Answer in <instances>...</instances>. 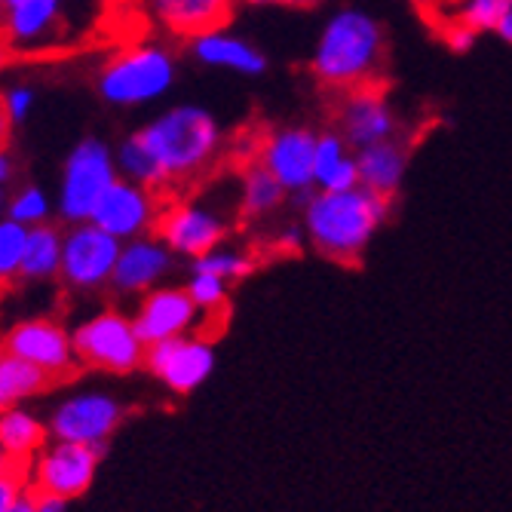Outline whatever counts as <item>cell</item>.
<instances>
[{"label":"cell","instance_id":"1","mask_svg":"<svg viewBox=\"0 0 512 512\" xmlns=\"http://www.w3.org/2000/svg\"><path fill=\"white\" fill-rule=\"evenodd\" d=\"M224 148V129L215 114L200 105H175L126 135L114 154L123 178L172 197L203 181Z\"/></svg>","mask_w":512,"mask_h":512},{"label":"cell","instance_id":"2","mask_svg":"<svg viewBox=\"0 0 512 512\" xmlns=\"http://www.w3.org/2000/svg\"><path fill=\"white\" fill-rule=\"evenodd\" d=\"M387 62L384 25L356 7H341L325 19L313 56L310 74L332 92H350L359 86L381 83Z\"/></svg>","mask_w":512,"mask_h":512},{"label":"cell","instance_id":"3","mask_svg":"<svg viewBox=\"0 0 512 512\" xmlns=\"http://www.w3.org/2000/svg\"><path fill=\"white\" fill-rule=\"evenodd\" d=\"M390 215V200L365 191H313L301 206L304 240L325 258L353 264L371 246Z\"/></svg>","mask_w":512,"mask_h":512},{"label":"cell","instance_id":"4","mask_svg":"<svg viewBox=\"0 0 512 512\" xmlns=\"http://www.w3.org/2000/svg\"><path fill=\"white\" fill-rule=\"evenodd\" d=\"M178 59L160 40H135L120 46L99 68V96L114 108H145L160 102L175 86Z\"/></svg>","mask_w":512,"mask_h":512},{"label":"cell","instance_id":"5","mask_svg":"<svg viewBox=\"0 0 512 512\" xmlns=\"http://www.w3.org/2000/svg\"><path fill=\"white\" fill-rule=\"evenodd\" d=\"M77 365L102 375H132L145 368L148 344L138 335L132 313L120 307H105L89 313L71 329Z\"/></svg>","mask_w":512,"mask_h":512},{"label":"cell","instance_id":"6","mask_svg":"<svg viewBox=\"0 0 512 512\" xmlns=\"http://www.w3.org/2000/svg\"><path fill=\"white\" fill-rule=\"evenodd\" d=\"M120 178L117 154L102 138H83L71 148L62 166L56 212L68 224L89 221L105 191Z\"/></svg>","mask_w":512,"mask_h":512},{"label":"cell","instance_id":"7","mask_svg":"<svg viewBox=\"0 0 512 512\" xmlns=\"http://www.w3.org/2000/svg\"><path fill=\"white\" fill-rule=\"evenodd\" d=\"M126 421V405L102 387H80L59 396L46 414L50 439L105 451Z\"/></svg>","mask_w":512,"mask_h":512},{"label":"cell","instance_id":"8","mask_svg":"<svg viewBox=\"0 0 512 512\" xmlns=\"http://www.w3.org/2000/svg\"><path fill=\"white\" fill-rule=\"evenodd\" d=\"M227 234H230V218L212 200L194 191L166 197L160 224H157V237L172 249L175 258L197 261L209 255L212 249L224 246Z\"/></svg>","mask_w":512,"mask_h":512},{"label":"cell","instance_id":"9","mask_svg":"<svg viewBox=\"0 0 512 512\" xmlns=\"http://www.w3.org/2000/svg\"><path fill=\"white\" fill-rule=\"evenodd\" d=\"M120 240L105 234L92 221L68 224L62 230V270L59 279L74 292L111 289V276L120 258Z\"/></svg>","mask_w":512,"mask_h":512},{"label":"cell","instance_id":"10","mask_svg":"<svg viewBox=\"0 0 512 512\" xmlns=\"http://www.w3.org/2000/svg\"><path fill=\"white\" fill-rule=\"evenodd\" d=\"M0 350H7L10 356L28 362L53 384L68 381L77 371V353H74L71 332L53 316L19 319L4 335V341H0Z\"/></svg>","mask_w":512,"mask_h":512},{"label":"cell","instance_id":"11","mask_svg":"<svg viewBox=\"0 0 512 512\" xmlns=\"http://www.w3.org/2000/svg\"><path fill=\"white\" fill-rule=\"evenodd\" d=\"M316 145L319 132L307 126H283L261 135L249 157H255L289 197H307L316 191Z\"/></svg>","mask_w":512,"mask_h":512},{"label":"cell","instance_id":"12","mask_svg":"<svg viewBox=\"0 0 512 512\" xmlns=\"http://www.w3.org/2000/svg\"><path fill=\"white\" fill-rule=\"evenodd\" d=\"M102 454L105 451L99 448L50 439L43 445V451L25 467L28 488L34 494H56L65 500H77L92 488V482H96Z\"/></svg>","mask_w":512,"mask_h":512},{"label":"cell","instance_id":"13","mask_svg":"<svg viewBox=\"0 0 512 512\" xmlns=\"http://www.w3.org/2000/svg\"><path fill=\"white\" fill-rule=\"evenodd\" d=\"M163 203H166V197L157 194L154 188H148V184H138V181H129L120 175L105 191V197L99 200L89 221L102 227L105 234L117 237L120 243H129L138 237L157 234Z\"/></svg>","mask_w":512,"mask_h":512},{"label":"cell","instance_id":"14","mask_svg":"<svg viewBox=\"0 0 512 512\" xmlns=\"http://www.w3.org/2000/svg\"><path fill=\"white\" fill-rule=\"evenodd\" d=\"M145 368H148V375L157 378L169 393L188 396L212 378L215 347L206 335L188 332L181 338L151 344L145 353Z\"/></svg>","mask_w":512,"mask_h":512},{"label":"cell","instance_id":"15","mask_svg":"<svg viewBox=\"0 0 512 512\" xmlns=\"http://www.w3.org/2000/svg\"><path fill=\"white\" fill-rule=\"evenodd\" d=\"M335 123H338L341 138L353 151L402 138V120L387 96L384 83H371V86L341 92Z\"/></svg>","mask_w":512,"mask_h":512},{"label":"cell","instance_id":"16","mask_svg":"<svg viewBox=\"0 0 512 512\" xmlns=\"http://www.w3.org/2000/svg\"><path fill=\"white\" fill-rule=\"evenodd\" d=\"M65 28V0H10L0 7V40L10 56L46 53Z\"/></svg>","mask_w":512,"mask_h":512},{"label":"cell","instance_id":"17","mask_svg":"<svg viewBox=\"0 0 512 512\" xmlns=\"http://www.w3.org/2000/svg\"><path fill=\"white\" fill-rule=\"evenodd\" d=\"M200 307L194 304V298L188 295L184 286H157L151 289L148 295H142L135 301V310H132V322L142 341L151 347V344H160V341H169V338H181L188 332H197L200 325Z\"/></svg>","mask_w":512,"mask_h":512},{"label":"cell","instance_id":"18","mask_svg":"<svg viewBox=\"0 0 512 512\" xmlns=\"http://www.w3.org/2000/svg\"><path fill=\"white\" fill-rule=\"evenodd\" d=\"M172 270H175V255L157 234L138 237L120 246L111 289L120 298H142L151 289L163 286Z\"/></svg>","mask_w":512,"mask_h":512},{"label":"cell","instance_id":"19","mask_svg":"<svg viewBox=\"0 0 512 512\" xmlns=\"http://www.w3.org/2000/svg\"><path fill=\"white\" fill-rule=\"evenodd\" d=\"M151 25L175 40H194L212 28H224L240 0H138Z\"/></svg>","mask_w":512,"mask_h":512},{"label":"cell","instance_id":"20","mask_svg":"<svg viewBox=\"0 0 512 512\" xmlns=\"http://www.w3.org/2000/svg\"><path fill=\"white\" fill-rule=\"evenodd\" d=\"M188 50L200 65L218 68V71H234L240 77H261L270 65L261 46H255L249 37L234 34L227 28H212L188 40Z\"/></svg>","mask_w":512,"mask_h":512},{"label":"cell","instance_id":"21","mask_svg":"<svg viewBox=\"0 0 512 512\" xmlns=\"http://www.w3.org/2000/svg\"><path fill=\"white\" fill-rule=\"evenodd\" d=\"M411 160V148L405 138H393V142L368 145L356 151V169H359V184L365 191L393 200L405 181Z\"/></svg>","mask_w":512,"mask_h":512},{"label":"cell","instance_id":"22","mask_svg":"<svg viewBox=\"0 0 512 512\" xmlns=\"http://www.w3.org/2000/svg\"><path fill=\"white\" fill-rule=\"evenodd\" d=\"M46 442H50L46 417H40L28 402L0 411V448H4V454L13 463L28 467V463L43 451Z\"/></svg>","mask_w":512,"mask_h":512},{"label":"cell","instance_id":"23","mask_svg":"<svg viewBox=\"0 0 512 512\" xmlns=\"http://www.w3.org/2000/svg\"><path fill=\"white\" fill-rule=\"evenodd\" d=\"M286 191L255 157H246L240 166V191H237V206L240 215H246L249 221H261L270 218L283 209L286 203Z\"/></svg>","mask_w":512,"mask_h":512},{"label":"cell","instance_id":"24","mask_svg":"<svg viewBox=\"0 0 512 512\" xmlns=\"http://www.w3.org/2000/svg\"><path fill=\"white\" fill-rule=\"evenodd\" d=\"M359 184L356 151L344 142L338 129L319 132L316 145V191H350Z\"/></svg>","mask_w":512,"mask_h":512},{"label":"cell","instance_id":"25","mask_svg":"<svg viewBox=\"0 0 512 512\" xmlns=\"http://www.w3.org/2000/svg\"><path fill=\"white\" fill-rule=\"evenodd\" d=\"M59 270H62V230L53 221L28 227L19 279H25V283H50V279H59Z\"/></svg>","mask_w":512,"mask_h":512},{"label":"cell","instance_id":"26","mask_svg":"<svg viewBox=\"0 0 512 512\" xmlns=\"http://www.w3.org/2000/svg\"><path fill=\"white\" fill-rule=\"evenodd\" d=\"M50 387H53V381L40 375L37 368L10 356L7 350H0V411H7L13 405H25L31 399L43 396Z\"/></svg>","mask_w":512,"mask_h":512},{"label":"cell","instance_id":"27","mask_svg":"<svg viewBox=\"0 0 512 512\" xmlns=\"http://www.w3.org/2000/svg\"><path fill=\"white\" fill-rule=\"evenodd\" d=\"M53 209H56V200L43 188H37V184H22V188H13L10 200H7V218L19 221L25 227L46 224L53 215Z\"/></svg>","mask_w":512,"mask_h":512},{"label":"cell","instance_id":"28","mask_svg":"<svg viewBox=\"0 0 512 512\" xmlns=\"http://www.w3.org/2000/svg\"><path fill=\"white\" fill-rule=\"evenodd\" d=\"M255 255L249 252V249H234V246H218V249H212L209 255H203V258H197V261H191V267H197V270H209V273H215V276H221V279H227L230 286L234 283H240V279H246L252 270H255Z\"/></svg>","mask_w":512,"mask_h":512},{"label":"cell","instance_id":"29","mask_svg":"<svg viewBox=\"0 0 512 512\" xmlns=\"http://www.w3.org/2000/svg\"><path fill=\"white\" fill-rule=\"evenodd\" d=\"M184 289H188V295L194 298V304L200 307L203 316H215L227 307L230 283L215 273H209V270L191 267V276H188V283H184Z\"/></svg>","mask_w":512,"mask_h":512},{"label":"cell","instance_id":"30","mask_svg":"<svg viewBox=\"0 0 512 512\" xmlns=\"http://www.w3.org/2000/svg\"><path fill=\"white\" fill-rule=\"evenodd\" d=\"M25 240H28V227L13 221V218H0V286L13 283L22 273V255H25Z\"/></svg>","mask_w":512,"mask_h":512},{"label":"cell","instance_id":"31","mask_svg":"<svg viewBox=\"0 0 512 512\" xmlns=\"http://www.w3.org/2000/svg\"><path fill=\"white\" fill-rule=\"evenodd\" d=\"M509 10H512V0H460L457 10H454V19L470 25L479 34H485V31H494V25Z\"/></svg>","mask_w":512,"mask_h":512},{"label":"cell","instance_id":"32","mask_svg":"<svg viewBox=\"0 0 512 512\" xmlns=\"http://www.w3.org/2000/svg\"><path fill=\"white\" fill-rule=\"evenodd\" d=\"M0 105H4V111L13 120V126H19V123H25L34 114L37 92L28 83H13V86H7L4 92H0Z\"/></svg>","mask_w":512,"mask_h":512},{"label":"cell","instance_id":"33","mask_svg":"<svg viewBox=\"0 0 512 512\" xmlns=\"http://www.w3.org/2000/svg\"><path fill=\"white\" fill-rule=\"evenodd\" d=\"M28 473L25 467H13L0 476V512H10L25 494H28Z\"/></svg>","mask_w":512,"mask_h":512},{"label":"cell","instance_id":"34","mask_svg":"<svg viewBox=\"0 0 512 512\" xmlns=\"http://www.w3.org/2000/svg\"><path fill=\"white\" fill-rule=\"evenodd\" d=\"M408 4H411L417 13H421V19H424L427 25H433V28L439 31L445 22L454 19V10H457L460 0H408Z\"/></svg>","mask_w":512,"mask_h":512},{"label":"cell","instance_id":"35","mask_svg":"<svg viewBox=\"0 0 512 512\" xmlns=\"http://www.w3.org/2000/svg\"><path fill=\"white\" fill-rule=\"evenodd\" d=\"M439 34H442V40H445V46H448L451 53H470L473 46H476V40H479V31H473L470 25H463L457 19L445 22L439 28Z\"/></svg>","mask_w":512,"mask_h":512},{"label":"cell","instance_id":"36","mask_svg":"<svg viewBox=\"0 0 512 512\" xmlns=\"http://www.w3.org/2000/svg\"><path fill=\"white\" fill-rule=\"evenodd\" d=\"M13 175H16L13 157L7 151H0V218L7 215V200H10V188H13Z\"/></svg>","mask_w":512,"mask_h":512},{"label":"cell","instance_id":"37","mask_svg":"<svg viewBox=\"0 0 512 512\" xmlns=\"http://www.w3.org/2000/svg\"><path fill=\"white\" fill-rule=\"evenodd\" d=\"M243 7H276V10H313L322 0H240Z\"/></svg>","mask_w":512,"mask_h":512},{"label":"cell","instance_id":"38","mask_svg":"<svg viewBox=\"0 0 512 512\" xmlns=\"http://www.w3.org/2000/svg\"><path fill=\"white\" fill-rule=\"evenodd\" d=\"M31 500H34V512H68V503H71L56 494H34V491H31Z\"/></svg>","mask_w":512,"mask_h":512},{"label":"cell","instance_id":"39","mask_svg":"<svg viewBox=\"0 0 512 512\" xmlns=\"http://www.w3.org/2000/svg\"><path fill=\"white\" fill-rule=\"evenodd\" d=\"M10 135H13V120L7 117L4 105H0V151H7V145H10Z\"/></svg>","mask_w":512,"mask_h":512},{"label":"cell","instance_id":"40","mask_svg":"<svg viewBox=\"0 0 512 512\" xmlns=\"http://www.w3.org/2000/svg\"><path fill=\"white\" fill-rule=\"evenodd\" d=\"M491 34H497L503 43H509V46H512V10H509V13L494 25V31H491Z\"/></svg>","mask_w":512,"mask_h":512},{"label":"cell","instance_id":"41","mask_svg":"<svg viewBox=\"0 0 512 512\" xmlns=\"http://www.w3.org/2000/svg\"><path fill=\"white\" fill-rule=\"evenodd\" d=\"M10 512H34V500H31V491H28V494H25V497H22V500H19V503H16V506H13Z\"/></svg>","mask_w":512,"mask_h":512},{"label":"cell","instance_id":"42","mask_svg":"<svg viewBox=\"0 0 512 512\" xmlns=\"http://www.w3.org/2000/svg\"><path fill=\"white\" fill-rule=\"evenodd\" d=\"M13 467H19V463H13V460L4 454V448H0V476H4L7 470H13Z\"/></svg>","mask_w":512,"mask_h":512},{"label":"cell","instance_id":"43","mask_svg":"<svg viewBox=\"0 0 512 512\" xmlns=\"http://www.w3.org/2000/svg\"><path fill=\"white\" fill-rule=\"evenodd\" d=\"M7 62H10V50H7V43L0 40V68H4Z\"/></svg>","mask_w":512,"mask_h":512},{"label":"cell","instance_id":"44","mask_svg":"<svg viewBox=\"0 0 512 512\" xmlns=\"http://www.w3.org/2000/svg\"><path fill=\"white\" fill-rule=\"evenodd\" d=\"M4 4H10V0H0V7H4Z\"/></svg>","mask_w":512,"mask_h":512}]
</instances>
